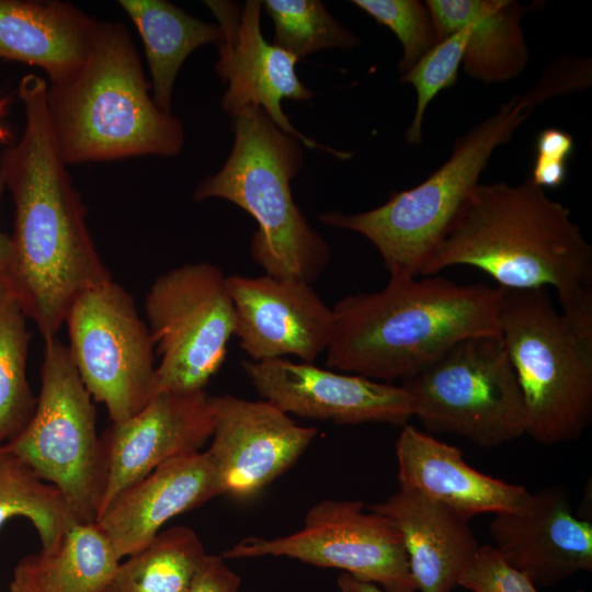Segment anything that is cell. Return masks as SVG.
Segmentation results:
<instances>
[{
	"label": "cell",
	"instance_id": "7402d4cb",
	"mask_svg": "<svg viewBox=\"0 0 592 592\" xmlns=\"http://www.w3.org/2000/svg\"><path fill=\"white\" fill-rule=\"evenodd\" d=\"M98 25L70 3L0 0V59L38 67L60 83L84 61Z\"/></svg>",
	"mask_w": 592,
	"mask_h": 592
},
{
	"label": "cell",
	"instance_id": "5bb4252c",
	"mask_svg": "<svg viewBox=\"0 0 592 592\" xmlns=\"http://www.w3.org/2000/svg\"><path fill=\"white\" fill-rule=\"evenodd\" d=\"M213 434L206 451L221 494L247 500L284 474L318 434L266 400L209 397Z\"/></svg>",
	"mask_w": 592,
	"mask_h": 592
},
{
	"label": "cell",
	"instance_id": "2e32d148",
	"mask_svg": "<svg viewBox=\"0 0 592 592\" xmlns=\"http://www.w3.org/2000/svg\"><path fill=\"white\" fill-rule=\"evenodd\" d=\"M232 299L235 333L251 361L297 356L314 361L327 350L333 311L310 283L260 276H226Z\"/></svg>",
	"mask_w": 592,
	"mask_h": 592
},
{
	"label": "cell",
	"instance_id": "7c38bea8",
	"mask_svg": "<svg viewBox=\"0 0 592 592\" xmlns=\"http://www.w3.org/2000/svg\"><path fill=\"white\" fill-rule=\"evenodd\" d=\"M364 511L361 501L325 499L303 527L276 538L249 537L225 550V559L287 557L335 568L385 592H415L401 533L389 517Z\"/></svg>",
	"mask_w": 592,
	"mask_h": 592
},
{
	"label": "cell",
	"instance_id": "74e56055",
	"mask_svg": "<svg viewBox=\"0 0 592 592\" xmlns=\"http://www.w3.org/2000/svg\"><path fill=\"white\" fill-rule=\"evenodd\" d=\"M10 101V96H0V117L7 112ZM13 143L11 130L0 123V145H5L8 147Z\"/></svg>",
	"mask_w": 592,
	"mask_h": 592
},
{
	"label": "cell",
	"instance_id": "8d00e7d4",
	"mask_svg": "<svg viewBox=\"0 0 592 592\" xmlns=\"http://www.w3.org/2000/svg\"><path fill=\"white\" fill-rule=\"evenodd\" d=\"M337 584L340 592H385L378 585L357 580L345 572L340 573Z\"/></svg>",
	"mask_w": 592,
	"mask_h": 592
},
{
	"label": "cell",
	"instance_id": "f1b7e54d",
	"mask_svg": "<svg viewBox=\"0 0 592 592\" xmlns=\"http://www.w3.org/2000/svg\"><path fill=\"white\" fill-rule=\"evenodd\" d=\"M274 24L273 45L300 59L327 48L350 50L358 38L318 0H265Z\"/></svg>",
	"mask_w": 592,
	"mask_h": 592
},
{
	"label": "cell",
	"instance_id": "f546056e",
	"mask_svg": "<svg viewBox=\"0 0 592 592\" xmlns=\"http://www.w3.org/2000/svg\"><path fill=\"white\" fill-rule=\"evenodd\" d=\"M467 38L465 29L448 35L401 75L400 81L411 84L417 92L415 112L406 132L410 145L422 144L423 117L432 100L457 82Z\"/></svg>",
	"mask_w": 592,
	"mask_h": 592
},
{
	"label": "cell",
	"instance_id": "d6986e66",
	"mask_svg": "<svg viewBox=\"0 0 592 592\" xmlns=\"http://www.w3.org/2000/svg\"><path fill=\"white\" fill-rule=\"evenodd\" d=\"M220 494L207 452L187 453L126 488L95 523L122 560L148 545L169 520Z\"/></svg>",
	"mask_w": 592,
	"mask_h": 592
},
{
	"label": "cell",
	"instance_id": "44dd1931",
	"mask_svg": "<svg viewBox=\"0 0 592 592\" xmlns=\"http://www.w3.org/2000/svg\"><path fill=\"white\" fill-rule=\"evenodd\" d=\"M368 510L399 528L417 591L451 592L479 548L463 519L424 494L399 489Z\"/></svg>",
	"mask_w": 592,
	"mask_h": 592
},
{
	"label": "cell",
	"instance_id": "603a6c76",
	"mask_svg": "<svg viewBox=\"0 0 592 592\" xmlns=\"http://www.w3.org/2000/svg\"><path fill=\"white\" fill-rule=\"evenodd\" d=\"M439 41L465 29L463 57L467 76L485 83L519 77L527 67L528 47L521 27L526 7L514 0H428Z\"/></svg>",
	"mask_w": 592,
	"mask_h": 592
},
{
	"label": "cell",
	"instance_id": "ba28073f",
	"mask_svg": "<svg viewBox=\"0 0 592 592\" xmlns=\"http://www.w3.org/2000/svg\"><path fill=\"white\" fill-rule=\"evenodd\" d=\"M401 385L430 432L485 448L526 434L523 395L500 333L457 342Z\"/></svg>",
	"mask_w": 592,
	"mask_h": 592
},
{
	"label": "cell",
	"instance_id": "6da1fadb",
	"mask_svg": "<svg viewBox=\"0 0 592 592\" xmlns=\"http://www.w3.org/2000/svg\"><path fill=\"white\" fill-rule=\"evenodd\" d=\"M47 89L41 76L22 77L18 94L25 127L0 156L4 187L14 204L9 289L44 341L56 338L82 293L112 280L56 147Z\"/></svg>",
	"mask_w": 592,
	"mask_h": 592
},
{
	"label": "cell",
	"instance_id": "d590c367",
	"mask_svg": "<svg viewBox=\"0 0 592 592\" xmlns=\"http://www.w3.org/2000/svg\"><path fill=\"white\" fill-rule=\"evenodd\" d=\"M4 183L0 172V200L4 190ZM11 261V240L10 236L1 230L0 227V287L9 288Z\"/></svg>",
	"mask_w": 592,
	"mask_h": 592
},
{
	"label": "cell",
	"instance_id": "484cf974",
	"mask_svg": "<svg viewBox=\"0 0 592 592\" xmlns=\"http://www.w3.org/2000/svg\"><path fill=\"white\" fill-rule=\"evenodd\" d=\"M205 555L191 527H169L122 559L104 592H187Z\"/></svg>",
	"mask_w": 592,
	"mask_h": 592
},
{
	"label": "cell",
	"instance_id": "8fae6325",
	"mask_svg": "<svg viewBox=\"0 0 592 592\" xmlns=\"http://www.w3.org/2000/svg\"><path fill=\"white\" fill-rule=\"evenodd\" d=\"M65 323L78 375L112 423L126 421L156 396L155 342L123 286L111 280L82 293Z\"/></svg>",
	"mask_w": 592,
	"mask_h": 592
},
{
	"label": "cell",
	"instance_id": "277c9868",
	"mask_svg": "<svg viewBox=\"0 0 592 592\" xmlns=\"http://www.w3.org/2000/svg\"><path fill=\"white\" fill-rule=\"evenodd\" d=\"M588 84V75L577 61L569 58L555 61L532 88L514 94L458 137L449 158L420 184L394 192L385 204L367 212H329L320 220L369 240L389 277L421 275L479 184L478 179L494 149L508 143L545 101L579 92Z\"/></svg>",
	"mask_w": 592,
	"mask_h": 592
},
{
	"label": "cell",
	"instance_id": "9a60e30c",
	"mask_svg": "<svg viewBox=\"0 0 592 592\" xmlns=\"http://www.w3.org/2000/svg\"><path fill=\"white\" fill-rule=\"evenodd\" d=\"M242 369L259 396L287 414L338 424L406 425L413 400L400 384L384 383L285 358L244 360Z\"/></svg>",
	"mask_w": 592,
	"mask_h": 592
},
{
	"label": "cell",
	"instance_id": "836d02e7",
	"mask_svg": "<svg viewBox=\"0 0 592 592\" xmlns=\"http://www.w3.org/2000/svg\"><path fill=\"white\" fill-rule=\"evenodd\" d=\"M573 150V137L559 128H545L535 140V156L567 162Z\"/></svg>",
	"mask_w": 592,
	"mask_h": 592
},
{
	"label": "cell",
	"instance_id": "7a4b0ae2",
	"mask_svg": "<svg viewBox=\"0 0 592 592\" xmlns=\"http://www.w3.org/2000/svg\"><path fill=\"white\" fill-rule=\"evenodd\" d=\"M468 265L498 287H553L561 309L592 300V248L571 210L528 178L478 184L421 276Z\"/></svg>",
	"mask_w": 592,
	"mask_h": 592
},
{
	"label": "cell",
	"instance_id": "4316f807",
	"mask_svg": "<svg viewBox=\"0 0 592 592\" xmlns=\"http://www.w3.org/2000/svg\"><path fill=\"white\" fill-rule=\"evenodd\" d=\"M25 517L35 527L41 549L54 548L79 521L65 496L9 445L0 446V528Z\"/></svg>",
	"mask_w": 592,
	"mask_h": 592
},
{
	"label": "cell",
	"instance_id": "4fadbf2b",
	"mask_svg": "<svg viewBox=\"0 0 592 592\" xmlns=\"http://www.w3.org/2000/svg\"><path fill=\"white\" fill-rule=\"evenodd\" d=\"M221 29L216 72L228 87L221 98L223 110L231 116L248 106L261 107L284 133L307 148L323 149L340 158L348 155L304 136L283 112V99L308 101L312 92L296 73L298 59L269 44L260 26L262 1H205Z\"/></svg>",
	"mask_w": 592,
	"mask_h": 592
},
{
	"label": "cell",
	"instance_id": "1f68e13d",
	"mask_svg": "<svg viewBox=\"0 0 592 592\" xmlns=\"http://www.w3.org/2000/svg\"><path fill=\"white\" fill-rule=\"evenodd\" d=\"M458 585L471 592H538L535 583L511 567L491 545L479 546Z\"/></svg>",
	"mask_w": 592,
	"mask_h": 592
},
{
	"label": "cell",
	"instance_id": "4dcf8cb0",
	"mask_svg": "<svg viewBox=\"0 0 592 592\" xmlns=\"http://www.w3.org/2000/svg\"><path fill=\"white\" fill-rule=\"evenodd\" d=\"M352 3L397 36L402 48L398 62L401 75L440 42L431 13L421 1L353 0Z\"/></svg>",
	"mask_w": 592,
	"mask_h": 592
},
{
	"label": "cell",
	"instance_id": "f35d334b",
	"mask_svg": "<svg viewBox=\"0 0 592 592\" xmlns=\"http://www.w3.org/2000/svg\"><path fill=\"white\" fill-rule=\"evenodd\" d=\"M578 592H584V591H578Z\"/></svg>",
	"mask_w": 592,
	"mask_h": 592
},
{
	"label": "cell",
	"instance_id": "83f0119b",
	"mask_svg": "<svg viewBox=\"0 0 592 592\" xmlns=\"http://www.w3.org/2000/svg\"><path fill=\"white\" fill-rule=\"evenodd\" d=\"M26 318L12 292L0 287V446L22 432L36 406L26 378L32 337Z\"/></svg>",
	"mask_w": 592,
	"mask_h": 592
},
{
	"label": "cell",
	"instance_id": "ffe728a7",
	"mask_svg": "<svg viewBox=\"0 0 592 592\" xmlns=\"http://www.w3.org/2000/svg\"><path fill=\"white\" fill-rule=\"evenodd\" d=\"M399 489L413 490L449 508L465 520L517 508L528 494L520 485L470 467L462 452L411 425L396 442Z\"/></svg>",
	"mask_w": 592,
	"mask_h": 592
},
{
	"label": "cell",
	"instance_id": "cb8c5ba5",
	"mask_svg": "<svg viewBox=\"0 0 592 592\" xmlns=\"http://www.w3.org/2000/svg\"><path fill=\"white\" fill-rule=\"evenodd\" d=\"M119 561L95 522L77 523L54 548L19 560L9 592H104Z\"/></svg>",
	"mask_w": 592,
	"mask_h": 592
},
{
	"label": "cell",
	"instance_id": "e0dca14e",
	"mask_svg": "<svg viewBox=\"0 0 592 592\" xmlns=\"http://www.w3.org/2000/svg\"><path fill=\"white\" fill-rule=\"evenodd\" d=\"M209 397L205 390L159 392L139 412L105 430L106 483L98 517L161 464L200 451L213 434Z\"/></svg>",
	"mask_w": 592,
	"mask_h": 592
},
{
	"label": "cell",
	"instance_id": "5b68a950",
	"mask_svg": "<svg viewBox=\"0 0 592 592\" xmlns=\"http://www.w3.org/2000/svg\"><path fill=\"white\" fill-rule=\"evenodd\" d=\"M132 36L121 22H99L89 53L67 80L49 84L47 110L66 164L178 155L181 121L149 93Z\"/></svg>",
	"mask_w": 592,
	"mask_h": 592
},
{
	"label": "cell",
	"instance_id": "30bf717a",
	"mask_svg": "<svg viewBox=\"0 0 592 592\" xmlns=\"http://www.w3.org/2000/svg\"><path fill=\"white\" fill-rule=\"evenodd\" d=\"M144 308L160 356L156 395L205 390L235 333V308L223 271L206 262L171 269L155 280Z\"/></svg>",
	"mask_w": 592,
	"mask_h": 592
},
{
	"label": "cell",
	"instance_id": "e575fe53",
	"mask_svg": "<svg viewBox=\"0 0 592 592\" xmlns=\"http://www.w3.org/2000/svg\"><path fill=\"white\" fill-rule=\"evenodd\" d=\"M567 162L535 156L530 179L542 189H558L567 180Z\"/></svg>",
	"mask_w": 592,
	"mask_h": 592
},
{
	"label": "cell",
	"instance_id": "ac0fdd59",
	"mask_svg": "<svg viewBox=\"0 0 592 592\" xmlns=\"http://www.w3.org/2000/svg\"><path fill=\"white\" fill-rule=\"evenodd\" d=\"M489 533L501 557L535 585L592 570V524L573 514L561 486L528 492L517 508L496 514Z\"/></svg>",
	"mask_w": 592,
	"mask_h": 592
},
{
	"label": "cell",
	"instance_id": "9c48e42d",
	"mask_svg": "<svg viewBox=\"0 0 592 592\" xmlns=\"http://www.w3.org/2000/svg\"><path fill=\"white\" fill-rule=\"evenodd\" d=\"M41 390L34 413L7 445L67 499L82 523L98 519L106 457L96 431L94 401L57 338L44 341Z\"/></svg>",
	"mask_w": 592,
	"mask_h": 592
},
{
	"label": "cell",
	"instance_id": "d6a6232c",
	"mask_svg": "<svg viewBox=\"0 0 592 592\" xmlns=\"http://www.w3.org/2000/svg\"><path fill=\"white\" fill-rule=\"evenodd\" d=\"M226 560L221 555L206 554L187 592H239L241 578Z\"/></svg>",
	"mask_w": 592,
	"mask_h": 592
},
{
	"label": "cell",
	"instance_id": "d4e9b609",
	"mask_svg": "<svg viewBox=\"0 0 592 592\" xmlns=\"http://www.w3.org/2000/svg\"><path fill=\"white\" fill-rule=\"evenodd\" d=\"M118 4L144 44L152 99L161 111L171 113L173 86L182 64L197 47L219 44L221 29L164 0H119Z\"/></svg>",
	"mask_w": 592,
	"mask_h": 592
},
{
	"label": "cell",
	"instance_id": "52a82bcc",
	"mask_svg": "<svg viewBox=\"0 0 592 592\" xmlns=\"http://www.w3.org/2000/svg\"><path fill=\"white\" fill-rule=\"evenodd\" d=\"M498 328L526 434L547 445L579 440L592 419V300L559 311L547 288H501Z\"/></svg>",
	"mask_w": 592,
	"mask_h": 592
},
{
	"label": "cell",
	"instance_id": "3957f363",
	"mask_svg": "<svg viewBox=\"0 0 592 592\" xmlns=\"http://www.w3.org/2000/svg\"><path fill=\"white\" fill-rule=\"evenodd\" d=\"M501 288L440 276L389 277L378 292L348 295L333 311L327 366L400 383L457 342L500 333Z\"/></svg>",
	"mask_w": 592,
	"mask_h": 592
},
{
	"label": "cell",
	"instance_id": "8992f818",
	"mask_svg": "<svg viewBox=\"0 0 592 592\" xmlns=\"http://www.w3.org/2000/svg\"><path fill=\"white\" fill-rule=\"evenodd\" d=\"M232 130L225 164L200 182L193 198H223L246 210L258 224L251 257L265 274L311 283L327 266L330 248L292 196L291 180L304 161L303 144L255 106L232 115Z\"/></svg>",
	"mask_w": 592,
	"mask_h": 592
}]
</instances>
